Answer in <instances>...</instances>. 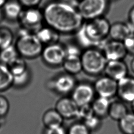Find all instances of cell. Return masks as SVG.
Instances as JSON below:
<instances>
[{"label":"cell","mask_w":134,"mask_h":134,"mask_svg":"<svg viewBox=\"0 0 134 134\" xmlns=\"http://www.w3.org/2000/svg\"><path fill=\"white\" fill-rule=\"evenodd\" d=\"M42 10L44 24L60 34H75L84 21L76 6L65 1L49 2Z\"/></svg>","instance_id":"1"},{"label":"cell","mask_w":134,"mask_h":134,"mask_svg":"<svg viewBox=\"0 0 134 134\" xmlns=\"http://www.w3.org/2000/svg\"><path fill=\"white\" fill-rule=\"evenodd\" d=\"M111 24L105 16L84 21L75 32L78 44L84 48L101 50L109 36Z\"/></svg>","instance_id":"2"},{"label":"cell","mask_w":134,"mask_h":134,"mask_svg":"<svg viewBox=\"0 0 134 134\" xmlns=\"http://www.w3.org/2000/svg\"><path fill=\"white\" fill-rule=\"evenodd\" d=\"M19 55L24 59H33L40 55L44 46L35 33L20 27L14 44Z\"/></svg>","instance_id":"3"},{"label":"cell","mask_w":134,"mask_h":134,"mask_svg":"<svg viewBox=\"0 0 134 134\" xmlns=\"http://www.w3.org/2000/svg\"><path fill=\"white\" fill-rule=\"evenodd\" d=\"M82 71L86 74L97 76L104 72L107 60L102 51L97 48L84 49L81 54Z\"/></svg>","instance_id":"4"},{"label":"cell","mask_w":134,"mask_h":134,"mask_svg":"<svg viewBox=\"0 0 134 134\" xmlns=\"http://www.w3.org/2000/svg\"><path fill=\"white\" fill-rule=\"evenodd\" d=\"M76 7L84 21L104 16L108 8V0H80Z\"/></svg>","instance_id":"5"},{"label":"cell","mask_w":134,"mask_h":134,"mask_svg":"<svg viewBox=\"0 0 134 134\" xmlns=\"http://www.w3.org/2000/svg\"><path fill=\"white\" fill-rule=\"evenodd\" d=\"M18 21L20 27L35 33L44 25L42 10L38 7L26 8Z\"/></svg>","instance_id":"6"},{"label":"cell","mask_w":134,"mask_h":134,"mask_svg":"<svg viewBox=\"0 0 134 134\" xmlns=\"http://www.w3.org/2000/svg\"><path fill=\"white\" fill-rule=\"evenodd\" d=\"M40 55L42 61L48 66L62 65L66 57L65 46L59 42L44 46Z\"/></svg>","instance_id":"7"},{"label":"cell","mask_w":134,"mask_h":134,"mask_svg":"<svg viewBox=\"0 0 134 134\" xmlns=\"http://www.w3.org/2000/svg\"><path fill=\"white\" fill-rule=\"evenodd\" d=\"M76 84L74 75L65 72L59 74L49 81L48 87L57 94L66 95L71 93Z\"/></svg>","instance_id":"8"},{"label":"cell","mask_w":134,"mask_h":134,"mask_svg":"<svg viewBox=\"0 0 134 134\" xmlns=\"http://www.w3.org/2000/svg\"><path fill=\"white\" fill-rule=\"evenodd\" d=\"M95 94L93 85L87 82H82L76 84L71 92V97L80 107L91 104Z\"/></svg>","instance_id":"9"},{"label":"cell","mask_w":134,"mask_h":134,"mask_svg":"<svg viewBox=\"0 0 134 134\" xmlns=\"http://www.w3.org/2000/svg\"><path fill=\"white\" fill-rule=\"evenodd\" d=\"M98 96L110 99L117 95V81L106 76L98 78L93 84Z\"/></svg>","instance_id":"10"},{"label":"cell","mask_w":134,"mask_h":134,"mask_svg":"<svg viewBox=\"0 0 134 134\" xmlns=\"http://www.w3.org/2000/svg\"><path fill=\"white\" fill-rule=\"evenodd\" d=\"M101 50L107 61L123 60L128 53L122 41L111 39L105 41Z\"/></svg>","instance_id":"11"},{"label":"cell","mask_w":134,"mask_h":134,"mask_svg":"<svg viewBox=\"0 0 134 134\" xmlns=\"http://www.w3.org/2000/svg\"><path fill=\"white\" fill-rule=\"evenodd\" d=\"M55 109L64 119H71L77 117L79 106L71 97L63 96L57 102Z\"/></svg>","instance_id":"12"},{"label":"cell","mask_w":134,"mask_h":134,"mask_svg":"<svg viewBox=\"0 0 134 134\" xmlns=\"http://www.w3.org/2000/svg\"><path fill=\"white\" fill-rule=\"evenodd\" d=\"M117 95L124 103H131L134 100V78L126 76L117 81Z\"/></svg>","instance_id":"13"},{"label":"cell","mask_w":134,"mask_h":134,"mask_svg":"<svg viewBox=\"0 0 134 134\" xmlns=\"http://www.w3.org/2000/svg\"><path fill=\"white\" fill-rule=\"evenodd\" d=\"M104 72L105 75L118 81L128 75V69L123 60L107 61Z\"/></svg>","instance_id":"14"},{"label":"cell","mask_w":134,"mask_h":134,"mask_svg":"<svg viewBox=\"0 0 134 134\" xmlns=\"http://www.w3.org/2000/svg\"><path fill=\"white\" fill-rule=\"evenodd\" d=\"M134 32V26L129 21H117L111 24L109 36L111 39L123 41L130 34Z\"/></svg>","instance_id":"15"},{"label":"cell","mask_w":134,"mask_h":134,"mask_svg":"<svg viewBox=\"0 0 134 134\" xmlns=\"http://www.w3.org/2000/svg\"><path fill=\"white\" fill-rule=\"evenodd\" d=\"M2 9L4 18L12 22L18 21L24 9L17 0H8Z\"/></svg>","instance_id":"16"},{"label":"cell","mask_w":134,"mask_h":134,"mask_svg":"<svg viewBox=\"0 0 134 134\" xmlns=\"http://www.w3.org/2000/svg\"><path fill=\"white\" fill-rule=\"evenodd\" d=\"M35 34L43 46L58 42L60 35L55 30L44 24Z\"/></svg>","instance_id":"17"},{"label":"cell","mask_w":134,"mask_h":134,"mask_svg":"<svg viewBox=\"0 0 134 134\" xmlns=\"http://www.w3.org/2000/svg\"><path fill=\"white\" fill-rule=\"evenodd\" d=\"M62 65L66 73L73 75L79 74L82 71L81 55H66Z\"/></svg>","instance_id":"18"},{"label":"cell","mask_w":134,"mask_h":134,"mask_svg":"<svg viewBox=\"0 0 134 134\" xmlns=\"http://www.w3.org/2000/svg\"><path fill=\"white\" fill-rule=\"evenodd\" d=\"M110 103V99L107 98L98 96L94 98L91 103L94 115L100 118L107 116Z\"/></svg>","instance_id":"19"},{"label":"cell","mask_w":134,"mask_h":134,"mask_svg":"<svg viewBox=\"0 0 134 134\" xmlns=\"http://www.w3.org/2000/svg\"><path fill=\"white\" fill-rule=\"evenodd\" d=\"M64 118L55 109L47 110L42 116V122L46 128H52L62 126Z\"/></svg>","instance_id":"20"},{"label":"cell","mask_w":134,"mask_h":134,"mask_svg":"<svg viewBox=\"0 0 134 134\" xmlns=\"http://www.w3.org/2000/svg\"><path fill=\"white\" fill-rule=\"evenodd\" d=\"M128 113V108L122 100L111 101L108 116L113 120L119 121Z\"/></svg>","instance_id":"21"},{"label":"cell","mask_w":134,"mask_h":134,"mask_svg":"<svg viewBox=\"0 0 134 134\" xmlns=\"http://www.w3.org/2000/svg\"><path fill=\"white\" fill-rule=\"evenodd\" d=\"M14 76L8 66L0 62V93L13 87Z\"/></svg>","instance_id":"22"},{"label":"cell","mask_w":134,"mask_h":134,"mask_svg":"<svg viewBox=\"0 0 134 134\" xmlns=\"http://www.w3.org/2000/svg\"><path fill=\"white\" fill-rule=\"evenodd\" d=\"M18 56L19 55L14 44L0 50V62L7 65Z\"/></svg>","instance_id":"23"},{"label":"cell","mask_w":134,"mask_h":134,"mask_svg":"<svg viewBox=\"0 0 134 134\" xmlns=\"http://www.w3.org/2000/svg\"><path fill=\"white\" fill-rule=\"evenodd\" d=\"M119 127L124 134H134V113H128L119 121Z\"/></svg>","instance_id":"24"},{"label":"cell","mask_w":134,"mask_h":134,"mask_svg":"<svg viewBox=\"0 0 134 134\" xmlns=\"http://www.w3.org/2000/svg\"><path fill=\"white\" fill-rule=\"evenodd\" d=\"M7 66L13 76L20 74L28 69L25 59L20 55L7 65Z\"/></svg>","instance_id":"25"},{"label":"cell","mask_w":134,"mask_h":134,"mask_svg":"<svg viewBox=\"0 0 134 134\" xmlns=\"http://www.w3.org/2000/svg\"><path fill=\"white\" fill-rule=\"evenodd\" d=\"M31 73L28 68L24 72L14 76L13 87L16 89H20L26 86L30 81Z\"/></svg>","instance_id":"26"},{"label":"cell","mask_w":134,"mask_h":134,"mask_svg":"<svg viewBox=\"0 0 134 134\" xmlns=\"http://www.w3.org/2000/svg\"><path fill=\"white\" fill-rule=\"evenodd\" d=\"M0 38L1 40L0 50L13 44L14 34L10 29L7 27L0 26Z\"/></svg>","instance_id":"27"},{"label":"cell","mask_w":134,"mask_h":134,"mask_svg":"<svg viewBox=\"0 0 134 134\" xmlns=\"http://www.w3.org/2000/svg\"><path fill=\"white\" fill-rule=\"evenodd\" d=\"M90 131L83 122L73 124L69 127L67 134H90Z\"/></svg>","instance_id":"28"},{"label":"cell","mask_w":134,"mask_h":134,"mask_svg":"<svg viewBox=\"0 0 134 134\" xmlns=\"http://www.w3.org/2000/svg\"><path fill=\"white\" fill-rule=\"evenodd\" d=\"M94 115L91 104L79 107L77 117L83 121Z\"/></svg>","instance_id":"29"},{"label":"cell","mask_w":134,"mask_h":134,"mask_svg":"<svg viewBox=\"0 0 134 134\" xmlns=\"http://www.w3.org/2000/svg\"><path fill=\"white\" fill-rule=\"evenodd\" d=\"M100 119V118L93 115L84 120L83 122L85 125L90 131L95 130L98 129V128L100 126L101 124Z\"/></svg>","instance_id":"30"},{"label":"cell","mask_w":134,"mask_h":134,"mask_svg":"<svg viewBox=\"0 0 134 134\" xmlns=\"http://www.w3.org/2000/svg\"><path fill=\"white\" fill-rule=\"evenodd\" d=\"M10 108V105L7 98L0 95V119L5 118L8 114Z\"/></svg>","instance_id":"31"},{"label":"cell","mask_w":134,"mask_h":134,"mask_svg":"<svg viewBox=\"0 0 134 134\" xmlns=\"http://www.w3.org/2000/svg\"><path fill=\"white\" fill-rule=\"evenodd\" d=\"M122 42L127 53L134 55V32L128 35Z\"/></svg>","instance_id":"32"},{"label":"cell","mask_w":134,"mask_h":134,"mask_svg":"<svg viewBox=\"0 0 134 134\" xmlns=\"http://www.w3.org/2000/svg\"><path fill=\"white\" fill-rule=\"evenodd\" d=\"M43 134H67V132L62 126L52 127L46 128Z\"/></svg>","instance_id":"33"},{"label":"cell","mask_w":134,"mask_h":134,"mask_svg":"<svg viewBox=\"0 0 134 134\" xmlns=\"http://www.w3.org/2000/svg\"><path fill=\"white\" fill-rule=\"evenodd\" d=\"M23 8L37 7L41 0H17Z\"/></svg>","instance_id":"34"},{"label":"cell","mask_w":134,"mask_h":134,"mask_svg":"<svg viewBox=\"0 0 134 134\" xmlns=\"http://www.w3.org/2000/svg\"><path fill=\"white\" fill-rule=\"evenodd\" d=\"M128 21L134 26V6L132 7L128 14Z\"/></svg>","instance_id":"35"},{"label":"cell","mask_w":134,"mask_h":134,"mask_svg":"<svg viewBox=\"0 0 134 134\" xmlns=\"http://www.w3.org/2000/svg\"><path fill=\"white\" fill-rule=\"evenodd\" d=\"M4 18V13L2 8H0V22H1Z\"/></svg>","instance_id":"36"},{"label":"cell","mask_w":134,"mask_h":134,"mask_svg":"<svg viewBox=\"0 0 134 134\" xmlns=\"http://www.w3.org/2000/svg\"><path fill=\"white\" fill-rule=\"evenodd\" d=\"M130 68L132 71L134 73V58L131 60L130 62Z\"/></svg>","instance_id":"37"},{"label":"cell","mask_w":134,"mask_h":134,"mask_svg":"<svg viewBox=\"0 0 134 134\" xmlns=\"http://www.w3.org/2000/svg\"><path fill=\"white\" fill-rule=\"evenodd\" d=\"M8 0H0V8H2Z\"/></svg>","instance_id":"38"},{"label":"cell","mask_w":134,"mask_h":134,"mask_svg":"<svg viewBox=\"0 0 134 134\" xmlns=\"http://www.w3.org/2000/svg\"><path fill=\"white\" fill-rule=\"evenodd\" d=\"M131 104V108H132L133 113H134V100Z\"/></svg>","instance_id":"39"},{"label":"cell","mask_w":134,"mask_h":134,"mask_svg":"<svg viewBox=\"0 0 134 134\" xmlns=\"http://www.w3.org/2000/svg\"><path fill=\"white\" fill-rule=\"evenodd\" d=\"M1 119H0V120H1ZM0 125H1V122H0Z\"/></svg>","instance_id":"40"},{"label":"cell","mask_w":134,"mask_h":134,"mask_svg":"<svg viewBox=\"0 0 134 134\" xmlns=\"http://www.w3.org/2000/svg\"><path fill=\"white\" fill-rule=\"evenodd\" d=\"M72 1H76V0H72Z\"/></svg>","instance_id":"41"}]
</instances>
